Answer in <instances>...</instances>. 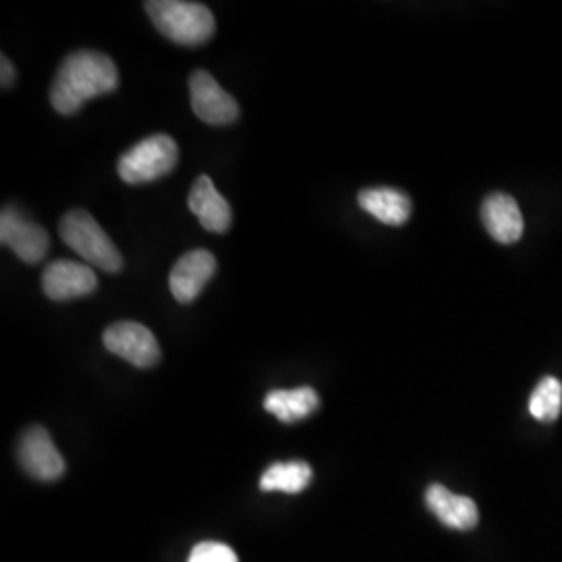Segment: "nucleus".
I'll use <instances>...</instances> for the list:
<instances>
[{"label": "nucleus", "instance_id": "1", "mask_svg": "<svg viewBox=\"0 0 562 562\" xmlns=\"http://www.w3.org/2000/svg\"><path fill=\"white\" fill-rule=\"evenodd\" d=\"M120 71L111 57L97 50L67 55L50 86V102L60 115H76L83 102L115 92Z\"/></svg>", "mask_w": 562, "mask_h": 562}, {"label": "nucleus", "instance_id": "2", "mask_svg": "<svg viewBox=\"0 0 562 562\" xmlns=\"http://www.w3.org/2000/svg\"><path fill=\"white\" fill-rule=\"evenodd\" d=\"M148 18L165 38L183 46H201L215 34V18L201 2L148 0Z\"/></svg>", "mask_w": 562, "mask_h": 562}, {"label": "nucleus", "instance_id": "3", "mask_svg": "<svg viewBox=\"0 0 562 562\" xmlns=\"http://www.w3.org/2000/svg\"><path fill=\"white\" fill-rule=\"evenodd\" d=\"M63 241L76 250L81 259L106 273H120L123 257L120 248L104 234L99 222L83 209L69 211L59 223Z\"/></svg>", "mask_w": 562, "mask_h": 562}, {"label": "nucleus", "instance_id": "4", "mask_svg": "<svg viewBox=\"0 0 562 562\" xmlns=\"http://www.w3.org/2000/svg\"><path fill=\"white\" fill-rule=\"evenodd\" d=\"M178 144L171 136L155 134L121 155L117 173L125 183H148L165 178L178 165Z\"/></svg>", "mask_w": 562, "mask_h": 562}, {"label": "nucleus", "instance_id": "5", "mask_svg": "<svg viewBox=\"0 0 562 562\" xmlns=\"http://www.w3.org/2000/svg\"><path fill=\"white\" fill-rule=\"evenodd\" d=\"M102 344L109 352L140 369L155 367L161 361L159 341L142 323L120 322L109 325L102 334Z\"/></svg>", "mask_w": 562, "mask_h": 562}, {"label": "nucleus", "instance_id": "6", "mask_svg": "<svg viewBox=\"0 0 562 562\" xmlns=\"http://www.w3.org/2000/svg\"><path fill=\"white\" fill-rule=\"evenodd\" d=\"M190 102L196 117L209 125H229L240 115L236 99L204 69L190 76Z\"/></svg>", "mask_w": 562, "mask_h": 562}, {"label": "nucleus", "instance_id": "7", "mask_svg": "<svg viewBox=\"0 0 562 562\" xmlns=\"http://www.w3.org/2000/svg\"><path fill=\"white\" fill-rule=\"evenodd\" d=\"M0 241H2V246H9L21 261L30 262V265L41 262L50 248L48 234L42 229L41 225L30 222L25 215H21L15 206L2 209Z\"/></svg>", "mask_w": 562, "mask_h": 562}, {"label": "nucleus", "instance_id": "8", "mask_svg": "<svg viewBox=\"0 0 562 562\" xmlns=\"http://www.w3.org/2000/svg\"><path fill=\"white\" fill-rule=\"evenodd\" d=\"M20 464L27 475L38 482H57L65 473V461L60 457L50 434L44 427H30L21 436L18 448Z\"/></svg>", "mask_w": 562, "mask_h": 562}, {"label": "nucleus", "instance_id": "9", "mask_svg": "<svg viewBox=\"0 0 562 562\" xmlns=\"http://www.w3.org/2000/svg\"><path fill=\"white\" fill-rule=\"evenodd\" d=\"M99 285L92 267L76 261L50 262L42 273V292L50 301H74L90 296Z\"/></svg>", "mask_w": 562, "mask_h": 562}, {"label": "nucleus", "instance_id": "10", "mask_svg": "<svg viewBox=\"0 0 562 562\" xmlns=\"http://www.w3.org/2000/svg\"><path fill=\"white\" fill-rule=\"evenodd\" d=\"M217 271V259L213 252L199 248L190 250L173 265L169 276V288L173 299L180 304H190L199 299L204 285L211 281Z\"/></svg>", "mask_w": 562, "mask_h": 562}, {"label": "nucleus", "instance_id": "11", "mask_svg": "<svg viewBox=\"0 0 562 562\" xmlns=\"http://www.w3.org/2000/svg\"><path fill=\"white\" fill-rule=\"evenodd\" d=\"M188 206L199 217V222L206 232L225 234L232 225L229 202L223 199L222 192L215 188V183L209 176H201L194 181L188 194Z\"/></svg>", "mask_w": 562, "mask_h": 562}, {"label": "nucleus", "instance_id": "12", "mask_svg": "<svg viewBox=\"0 0 562 562\" xmlns=\"http://www.w3.org/2000/svg\"><path fill=\"white\" fill-rule=\"evenodd\" d=\"M482 220L487 234L501 244H515L522 236V215L517 201L503 192L490 194L482 204Z\"/></svg>", "mask_w": 562, "mask_h": 562}, {"label": "nucleus", "instance_id": "13", "mask_svg": "<svg viewBox=\"0 0 562 562\" xmlns=\"http://www.w3.org/2000/svg\"><path fill=\"white\" fill-rule=\"evenodd\" d=\"M425 503L429 506V510L450 529L467 531V529H473L480 521L477 504L467 496L450 492L448 487L438 483L425 492Z\"/></svg>", "mask_w": 562, "mask_h": 562}, {"label": "nucleus", "instance_id": "14", "mask_svg": "<svg viewBox=\"0 0 562 562\" xmlns=\"http://www.w3.org/2000/svg\"><path fill=\"white\" fill-rule=\"evenodd\" d=\"M359 204L362 211L385 225H404L411 220L413 202L394 188H367L359 192Z\"/></svg>", "mask_w": 562, "mask_h": 562}, {"label": "nucleus", "instance_id": "15", "mask_svg": "<svg viewBox=\"0 0 562 562\" xmlns=\"http://www.w3.org/2000/svg\"><path fill=\"white\" fill-rule=\"evenodd\" d=\"M262 406L281 423L302 422L319 408V394L313 387L273 390L265 396Z\"/></svg>", "mask_w": 562, "mask_h": 562}, {"label": "nucleus", "instance_id": "16", "mask_svg": "<svg viewBox=\"0 0 562 562\" xmlns=\"http://www.w3.org/2000/svg\"><path fill=\"white\" fill-rule=\"evenodd\" d=\"M313 482V469L304 461L276 462L261 477L262 492L301 494Z\"/></svg>", "mask_w": 562, "mask_h": 562}, {"label": "nucleus", "instance_id": "17", "mask_svg": "<svg viewBox=\"0 0 562 562\" xmlns=\"http://www.w3.org/2000/svg\"><path fill=\"white\" fill-rule=\"evenodd\" d=\"M562 383L557 378H543L531 394L529 413L538 422H554L561 415Z\"/></svg>", "mask_w": 562, "mask_h": 562}, {"label": "nucleus", "instance_id": "18", "mask_svg": "<svg viewBox=\"0 0 562 562\" xmlns=\"http://www.w3.org/2000/svg\"><path fill=\"white\" fill-rule=\"evenodd\" d=\"M188 562H238V557L227 543L201 542L192 550Z\"/></svg>", "mask_w": 562, "mask_h": 562}, {"label": "nucleus", "instance_id": "19", "mask_svg": "<svg viewBox=\"0 0 562 562\" xmlns=\"http://www.w3.org/2000/svg\"><path fill=\"white\" fill-rule=\"evenodd\" d=\"M0 59H2L0 60V65H2V88H9L15 81V67L4 55Z\"/></svg>", "mask_w": 562, "mask_h": 562}]
</instances>
